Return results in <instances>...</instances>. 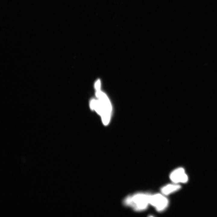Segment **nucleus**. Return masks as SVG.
<instances>
[{
    "instance_id": "1",
    "label": "nucleus",
    "mask_w": 217,
    "mask_h": 217,
    "mask_svg": "<svg viewBox=\"0 0 217 217\" xmlns=\"http://www.w3.org/2000/svg\"><path fill=\"white\" fill-rule=\"evenodd\" d=\"M149 194L137 193L126 197L123 201L124 204L131 207L137 211L146 210L149 204Z\"/></svg>"
},
{
    "instance_id": "2",
    "label": "nucleus",
    "mask_w": 217,
    "mask_h": 217,
    "mask_svg": "<svg viewBox=\"0 0 217 217\" xmlns=\"http://www.w3.org/2000/svg\"><path fill=\"white\" fill-rule=\"evenodd\" d=\"M96 95L103 108L104 113L101 116L102 121L105 125H107L110 119L112 110L111 103L106 95L100 90H96Z\"/></svg>"
},
{
    "instance_id": "3",
    "label": "nucleus",
    "mask_w": 217,
    "mask_h": 217,
    "mask_svg": "<svg viewBox=\"0 0 217 217\" xmlns=\"http://www.w3.org/2000/svg\"><path fill=\"white\" fill-rule=\"evenodd\" d=\"M149 201V204L159 212L165 210L168 207L169 203L168 199L162 193L150 194Z\"/></svg>"
},
{
    "instance_id": "4",
    "label": "nucleus",
    "mask_w": 217,
    "mask_h": 217,
    "mask_svg": "<svg viewBox=\"0 0 217 217\" xmlns=\"http://www.w3.org/2000/svg\"><path fill=\"white\" fill-rule=\"evenodd\" d=\"M170 178L173 183H185L188 180V177L185 173L184 168L180 167L177 168L171 172Z\"/></svg>"
},
{
    "instance_id": "5",
    "label": "nucleus",
    "mask_w": 217,
    "mask_h": 217,
    "mask_svg": "<svg viewBox=\"0 0 217 217\" xmlns=\"http://www.w3.org/2000/svg\"><path fill=\"white\" fill-rule=\"evenodd\" d=\"M181 186L177 184H168L162 187L161 192L165 195H167L179 190Z\"/></svg>"
},
{
    "instance_id": "6",
    "label": "nucleus",
    "mask_w": 217,
    "mask_h": 217,
    "mask_svg": "<svg viewBox=\"0 0 217 217\" xmlns=\"http://www.w3.org/2000/svg\"><path fill=\"white\" fill-rule=\"evenodd\" d=\"M90 106L91 109L95 111L101 116L103 113V108L102 104L98 100L93 99L91 101Z\"/></svg>"
},
{
    "instance_id": "7",
    "label": "nucleus",
    "mask_w": 217,
    "mask_h": 217,
    "mask_svg": "<svg viewBox=\"0 0 217 217\" xmlns=\"http://www.w3.org/2000/svg\"><path fill=\"white\" fill-rule=\"evenodd\" d=\"M95 87L96 90H100V81L99 80L96 81L95 84Z\"/></svg>"
}]
</instances>
